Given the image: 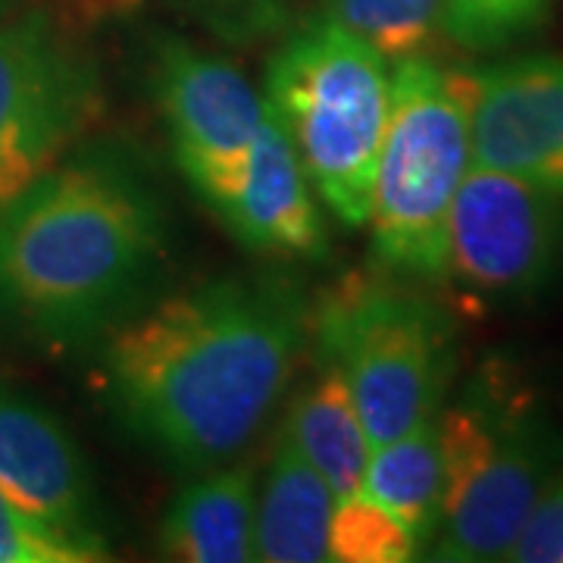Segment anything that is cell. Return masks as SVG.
Masks as SVG:
<instances>
[{
    "mask_svg": "<svg viewBox=\"0 0 563 563\" xmlns=\"http://www.w3.org/2000/svg\"><path fill=\"white\" fill-rule=\"evenodd\" d=\"M307 322V301L288 282H198L144 303L103 339V401L163 461L222 466L273 417Z\"/></svg>",
    "mask_w": 563,
    "mask_h": 563,
    "instance_id": "1",
    "label": "cell"
},
{
    "mask_svg": "<svg viewBox=\"0 0 563 563\" xmlns=\"http://www.w3.org/2000/svg\"><path fill=\"white\" fill-rule=\"evenodd\" d=\"M169 220L117 147H88L0 201V344L63 351L107 339L157 288Z\"/></svg>",
    "mask_w": 563,
    "mask_h": 563,
    "instance_id": "2",
    "label": "cell"
},
{
    "mask_svg": "<svg viewBox=\"0 0 563 563\" xmlns=\"http://www.w3.org/2000/svg\"><path fill=\"white\" fill-rule=\"evenodd\" d=\"M444 504L432 561H507L536 501L561 473L563 442L539 395L504 363L483 366L439 410Z\"/></svg>",
    "mask_w": 563,
    "mask_h": 563,
    "instance_id": "3",
    "label": "cell"
},
{
    "mask_svg": "<svg viewBox=\"0 0 563 563\" xmlns=\"http://www.w3.org/2000/svg\"><path fill=\"white\" fill-rule=\"evenodd\" d=\"M263 98L320 201L344 229L366 225L391 110V63L320 20L276 51Z\"/></svg>",
    "mask_w": 563,
    "mask_h": 563,
    "instance_id": "4",
    "label": "cell"
},
{
    "mask_svg": "<svg viewBox=\"0 0 563 563\" xmlns=\"http://www.w3.org/2000/svg\"><path fill=\"white\" fill-rule=\"evenodd\" d=\"M470 166V73L429 57L391 63V110L366 220L385 273L444 282L448 217Z\"/></svg>",
    "mask_w": 563,
    "mask_h": 563,
    "instance_id": "5",
    "label": "cell"
},
{
    "mask_svg": "<svg viewBox=\"0 0 563 563\" xmlns=\"http://www.w3.org/2000/svg\"><path fill=\"white\" fill-rule=\"evenodd\" d=\"M317 351L339 366L369 444L435 420L454 376V322L398 276H347L310 317Z\"/></svg>",
    "mask_w": 563,
    "mask_h": 563,
    "instance_id": "6",
    "label": "cell"
},
{
    "mask_svg": "<svg viewBox=\"0 0 563 563\" xmlns=\"http://www.w3.org/2000/svg\"><path fill=\"white\" fill-rule=\"evenodd\" d=\"M101 110L98 66L57 22H0V201L57 166Z\"/></svg>",
    "mask_w": 563,
    "mask_h": 563,
    "instance_id": "7",
    "label": "cell"
},
{
    "mask_svg": "<svg viewBox=\"0 0 563 563\" xmlns=\"http://www.w3.org/2000/svg\"><path fill=\"white\" fill-rule=\"evenodd\" d=\"M563 257V198L470 166L448 217L444 282L485 301L539 291Z\"/></svg>",
    "mask_w": 563,
    "mask_h": 563,
    "instance_id": "8",
    "label": "cell"
},
{
    "mask_svg": "<svg viewBox=\"0 0 563 563\" xmlns=\"http://www.w3.org/2000/svg\"><path fill=\"white\" fill-rule=\"evenodd\" d=\"M154 85L173 154L191 188L242 166L266 120V98L235 63L169 41L157 54Z\"/></svg>",
    "mask_w": 563,
    "mask_h": 563,
    "instance_id": "9",
    "label": "cell"
},
{
    "mask_svg": "<svg viewBox=\"0 0 563 563\" xmlns=\"http://www.w3.org/2000/svg\"><path fill=\"white\" fill-rule=\"evenodd\" d=\"M0 488L41 526L110 558L101 495L79 444L47 407L0 385Z\"/></svg>",
    "mask_w": 563,
    "mask_h": 563,
    "instance_id": "10",
    "label": "cell"
},
{
    "mask_svg": "<svg viewBox=\"0 0 563 563\" xmlns=\"http://www.w3.org/2000/svg\"><path fill=\"white\" fill-rule=\"evenodd\" d=\"M473 166L563 198V57L526 54L470 73Z\"/></svg>",
    "mask_w": 563,
    "mask_h": 563,
    "instance_id": "11",
    "label": "cell"
},
{
    "mask_svg": "<svg viewBox=\"0 0 563 563\" xmlns=\"http://www.w3.org/2000/svg\"><path fill=\"white\" fill-rule=\"evenodd\" d=\"M195 191L225 229L254 251L285 257H320L325 251L317 191L269 107L242 166L203 181Z\"/></svg>",
    "mask_w": 563,
    "mask_h": 563,
    "instance_id": "12",
    "label": "cell"
},
{
    "mask_svg": "<svg viewBox=\"0 0 563 563\" xmlns=\"http://www.w3.org/2000/svg\"><path fill=\"white\" fill-rule=\"evenodd\" d=\"M163 558L185 563L257 561V479L247 463L210 466L173 495L157 529Z\"/></svg>",
    "mask_w": 563,
    "mask_h": 563,
    "instance_id": "13",
    "label": "cell"
},
{
    "mask_svg": "<svg viewBox=\"0 0 563 563\" xmlns=\"http://www.w3.org/2000/svg\"><path fill=\"white\" fill-rule=\"evenodd\" d=\"M335 504L332 488L313 470V463L279 429L257 498V561H329Z\"/></svg>",
    "mask_w": 563,
    "mask_h": 563,
    "instance_id": "14",
    "label": "cell"
},
{
    "mask_svg": "<svg viewBox=\"0 0 563 563\" xmlns=\"http://www.w3.org/2000/svg\"><path fill=\"white\" fill-rule=\"evenodd\" d=\"M282 432L313 463L335 501L361 495L373 444L339 366L322 361L320 373L288 404Z\"/></svg>",
    "mask_w": 563,
    "mask_h": 563,
    "instance_id": "15",
    "label": "cell"
},
{
    "mask_svg": "<svg viewBox=\"0 0 563 563\" xmlns=\"http://www.w3.org/2000/svg\"><path fill=\"white\" fill-rule=\"evenodd\" d=\"M363 498L385 507L398 523L429 548L444 504V454L439 422L429 420L391 442L373 448L361 485Z\"/></svg>",
    "mask_w": 563,
    "mask_h": 563,
    "instance_id": "16",
    "label": "cell"
},
{
    "mask_svg": "<svg viewBox=\"0 0 563 563\" xmlns=\"http://www.w3.org/2000/svg\"><path fill=\"white\" fill-rule=\"evenodd\" d=\"M322 20L398 63L426 57L444 38V0H325Z\"/></svg>",
    "mask_w": 563,
    "mask_h": 563,
    "instance_id": "17",
    "label": "cell"
},
{
    "mask_svg": "<svg viewBox=\"0 0 563 563\" xmlns=\"http://www.w3.org/2000/svg\"><path fill=\"white\" fill-rule=\"evenodd\" d=\"M420 554L417 539L385 507L354 495L335 504L329 529V561L404 563Z\"/></svg>",
    "mask_w": 563,
    "mask_h": 563,
    "instance_id": "18",
    "label": "cell"
},
{
    "mask_svg": "<svg viewBox=\"0 0 563 563\" xmlns=\"http://www.w3.org/2000/svg\"><path fill=\"white\" fill-rule=\"evenodd\" d=\"M551 0H444V35L470 51H498L542 29Z\"/></svg>",
    "mask_w": 563,
    "mask_h": 563,
    "instance_id": "19",
    "label": "cell"
},
{
    "mask_svg": "<svg viewBox=\"0 0 563 563\" xmlns=\"http://www.w3.org/2000/svg\"><path fill=\"white\" fill-rule=\"evenodd\" d=\"M91 561L79 544L22 514L0 488V563H85Z\"/></svg>",
    "mask_w": 563,
    "mask_h": 563,
    "instance_id": "20",
    "label": "cell"
},
{
    "mask_svg": "<svg viewBox=\"0 0 563 563\" xmlns=\"http://www.w3.org/2000/svg\"><path fill=\"white\" fill-rule=\"evenodd\" d=\"M507 561L563 563V470L548 483L542 498L536 501Z\"/></svg>",
    "mask_w": 563,
    "mask_h": 563,
    "instance_id": "21",
    "label": "cell"
}]
</instances>
